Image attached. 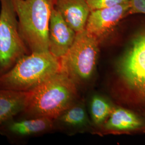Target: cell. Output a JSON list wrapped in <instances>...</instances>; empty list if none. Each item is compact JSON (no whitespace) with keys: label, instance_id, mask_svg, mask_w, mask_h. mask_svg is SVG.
I'll return each mask as SVG.
<instances>
[{"label":"cell","instance_id":"cell-11","mask_svg":"<svg viewBox=\"0 0 145 145\" xmlns=\"http://www.w3.org/2000/svg\"><path fill=\"white\" fill-rule=\"evenodd\" d=\"M104 127L107 130L124 132H145V120L135 111L123 108H114Z\"/></svg>","mask_w":145,"mask_h":145},{"label":"cell","instance_id":"cell-13","mask_svg":"<svg viewBox=\"0 0 145 145\" xmlns=\"http://www.w3.org/2000/svg\"><path fill=\"white\" fill-rule=\"evenodd\" d=\"M54 123L65 126H82L88 123V118L85 110L82 106H71L62 112L57 118L53 120Z\"/></svg>","mask_w":145,"mask_h":145},{"label":"cell","instance_id":"cell-16","mask_svg":"<svg viewBox=\"0 0 145 145\" xmlns=\"http://www.w3.org/2000/svg\"><path fill=\"white\" fill-rule=\"evenodd\" d=\"M128 16L135 14H145V0H130Z\"/></svg>","mask_w":145,"mask_h":145},{"label":"cell","instance_id":"cell-7","mask_svg":"<svg viewBox=\"0 0 145 145\" xmlns=\"http://www.w3.org/2000/svg\"><path fill=\"white\" fill-rule=\"evenodd\" d=\"M129 2L112 7L91 11L85 29L100 41L128 16Z\"/></svg>","mask_w":145,"mask_h":145},{"label":"cell","instance_id":"cell-6","mask_svg":"<svg viewBox=\"0 0 145 145\" xmlns=\"http://www.w3.org/2000/svg\"><path fill=\"white\" fill-rule=\"evenodd\" d=\"M0 74L8 71L21 57L30 53L19 30L11 0H0Z\"/></svg>","mask_w":145,"mask_h":145},{"label":"cell","instance_id":"cell-3","mask_svg":"<svg viewBox=\"0 0 145 145\" xmlns=\"http://www.w3.org/2000/svg\"><path fill=\"white\" fill-rule=\"evenodd\" d=\"M60 71V58L50 51L30 53L0 74V88L28 92Z\"/></svg>","mask_w":145,"mask_h":145},{"label":"cell","instance_id":"cell-2","mask_svg":"<svg viewBox=\"0 0 145 145\" xmlns=\"http://www.w3.org/2000/svg\"><path fill=\"white\" fill-rule=\"evenodd\" d=\"M30 53L49 51V25L56 0H11Z\"/></svg>","mask_w":145,"mask_h":145},{"label":"cell","instance_id":"cell-15","mask_svg":"<svg viewBox=\"0 0 145 145\" xmlns=\"http://www.w3.org/2000/svg\"><path fill=\"white\" fill-rule=\"evenodd\" d=\"M130 0H87L90 11L114 7L129 2Z\"/></svg>","mask_w":145,"mask_h":145},{"label":"cell","instance_id":"cell-12","mask_svg":"<svg viewBox=\"0 0 145 145\" xmlns=\"http://www.w3.org/2000/svg\"><path fill=\"white\" fill-rule=\"evenodd\" d=\"M29 93L0 88V126L23 112Z\"/></svg>","mask_w":145,"mask_h":145},{"label":"cell","instance_id":"cell-8","mask_svg":"<svg viewBox=\"0 0 145 145\" xmlns=\"http://www.w3.org/2000/svg\"><path fill=\"white\" fill-rule=\"evenodd\" d=\"M54 128L53 119L46 117L13 119L0 126V133L11 140L30 138L47 132Z\"/></svg>","mask_w":145,"mask_h":145},{"label":"cell","instance_id":"cell-10","mask_svg":"<svg viewBox=\"0 0 145 145\" xmlns=\"http://www.w3.org/2000/svg\"><path fill=\"white\" fill-rule=\"evenodd\" d=\"M55 7L76 33L85 29L91 11L87 0H56Z\"/></svg>","mask_w":145,"mask_h":145},{"label":"cell","instance_id":"cell-14","mask_svg":"<svg viewBox=\"0 0 145 145\" xmlns=\"http://www.w3.org/2000/svg\"><path fill=\"white\" fill-rule=\"evenodd\" d=\"M114 107L109 101L99 95H95L90 102V113L93 123L103 124L109 118Z\"/></svg>","mask_w":145,"mask_h":145},{"label":"cell","instance_id":"cell-4","mask_svg":"<svg viewBox=\"0 0 145 145\" xmlns=\"http://www.w3.org/2000/svg\"><path fill=\"white\" fill-rule=\"evenodd\" d=\"M118 71L129 102L145 110V27L131 38L118 62Z\"/></svg>","mask_w":145,"mask_h":145},{"label":"cell","instance_id":"cell-5","mask_svg":"<svg viewBox=\"0 0 145 145\" xmlns=\"http://www.w3.org/2000/svg\"><path fill=\"white\" fill-rule=\"evenodd\" d=\"M99 42L86 29L76 33L72 45L60 58V71L76 84L87 81L95 69Z\"/></svg>","mask_w":145,"mask_h":145},{"label":"cell","instance_id":"cell-17","mask_svg":"<svg viewBox=\"0 0 145 145\" xmlns=\"http://www.w3.org/2000/svg\"><path fill=\"white\" fill-rule=\"evenodd\" d=\"M144 118H145V114H144Z\"/></svg>","mask_w":145,"mask_h":145},{"label":"cell","instance_id":"cell-9","mask_svg":"<svg viewBox=\"0 0 145 145\" xmlns=\"http://www.w3.org/2000/svg\"><path fill=\"white\" fill-rule=\"evenodd\" d=\"M76 35L54 6L49 25V51L56 57H62L72 45Z\"/></svg>","mask_w":145,"mask_h":145},{"label":"cell","instance_id":"cell-1","mask_svg":"<svg viewBox=\"0 0 145 145\" xmlns=\"http://www.w3.org/2000/svg\"><path fill=\"white\" fill-rule=\"evenodd\" d=\"M76 84L61 71L29 91L23 118L46 117L55 119L72 106Z\"/></svg>","mask_w":145,"mask_h":145}]
</instances>
